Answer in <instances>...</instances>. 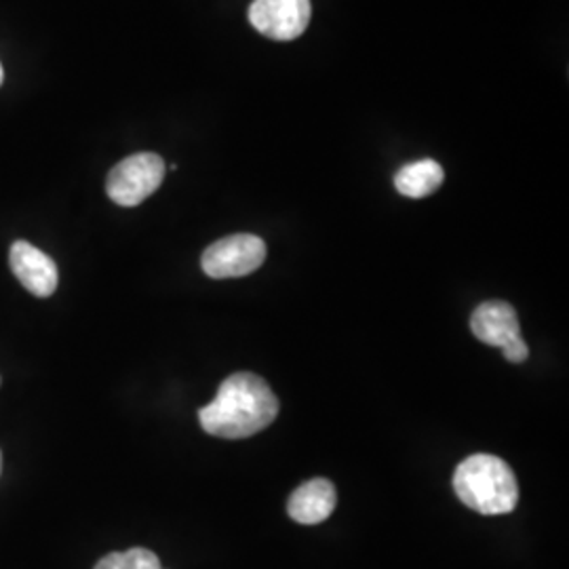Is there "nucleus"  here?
<instances>
[{
    "label": "nucleus",
    "mask_w": 569,
    "mask_h": 569,
    "mask_svg": "<svg viewBox=\"0 0 569 569\" xmlns=\"http://www.w3.org/2000/svg\"><path fill=\"white\" fill-rule=\"evenodd\" d=\"M279 416V399L260 376L239 371L226 378L211 403L201 407L204 432L220 439H247L270 427Z\"/></svg>",
    "instance_id": "f257e3e1"
},
{
    "label": "nucleus",
    "mask_w": 569,
    "mask_h": 569,
    "mask_svg": "<svg viewBox=\"0 0 569 569\" xmlns=\"http://www.w3.org/2000/svg\"><path fill=\"white\" fill-rule=\"evenodd\" d=\"M453 491L468 509L507 515L519 502V486L509 465L489 453L468 456L453 472Z\"/></svg>",
    "instance_id": "f03ea898"
},
{
    "label": "nucleus",
    "mask_w": 569,
    "mask_h": 569,
    "mask_svg": "<svg viewBox=\"0 0 569 569\" xmlns=\"http://www.w3.org/2000/svg\"><path fill=\"white\" fill-rule=\"evenodd\" d=\"M163 180V159L154 152H140L127 157L110 171L106 192L121 207H136L152 197Z\"/></svg>",
    "instance_id": "7ed1b4c3"
},
{
    "label": "nucleus",
    "mask_w": 569,
    "mask_h": 569,
    "mask_svg": "<svg viewBox=\"0 0 569 569\" xmlns=\"http://www.w3.org/2000/svg\"><path fill=\"white\" fill-rule=\"evenodd\" d=\"M470 329L483 345L498 346L509 363L528 361L529 348L521 336L519 317L507 302H483L470 317Z\"/></svg>",
    "instance_id": "20e7f679"
},
{
    "label": "nucleus",
    "mask_w": 569,
    "mask_h": 569,
    "mask_svg": "<svg viewBox=\"0 0 569 569\" xmlns=\"http://www.w3.org/2000/svg\"><path fill=\"white\" fill-rule=\"evenodd\" d=\"M266 243L256 234H230L204 249L201 266L211 279H239L264 264Z\"/></svg>",
    "instance_id": "39448f33"
},
{
    "label": "nucleus",
    "mask_w": 569,
    "mask_h": 569,
    "mask_svg": "<svg viewBox=\"0 0 569 569\" xmlns=\"http://www.w3.org/2000/svg\"><path fill=\"white\" fill-rule=\"evenodd\" d=\"M310 18V0H253L249 7L251 26L272 41H293L302 37Z\"/></svg>",
    "instance_id": "423d86ee"
},
{
    "label": "nucleus",
    "mask_w": 569,
    "mask_h": 569,
    "mask_svg": "<svg viewBox=\"0 0 569 569\" xmlns=\"http://www.w3.org/2000/svg\"><path fill=\"white\" fill-rule=\"evenodd\" d=\"M9 264L13 274L32 296L49 298L58 289V266L28 241H16L9 251Z\"/></svg>",
    "instance_id": "0eeeda50"
},
{
    "label": "nucleus",
    "mask_w": 569,
    "mask_h": 569,
    "mask_svg": "<svg viewBox=\"0 0 569 569\" xmlns=\"http://www.w3.org/2000/svg\"><path fill=\"white\" fill-rule=\"evenodd\" d=\"M336 502L338 496L331 481L310 479L291 493L287 512L296 523L317 526L329 519V515L336 509Z\"/></svg>",
    "instance_id": "6e6552de"
},
{
    "label": "nucleus",
    "mask_w": 569,
    "mask_h": 569,
    "mask_svg": "<svg viewBox=\"0 0 569 569\" xmlns=\"http://www.w3.org/2000/svg\"><path fill=\"white\" fill-rule=\"evenodd\" d=\"M443 180V167L432 159H422L399 169V173L395 176V188L407 199H425L437 192Z\"/></svg>",
    "instance_id": "1a4fd4ad"
},
{
    "label": "nucleus",
    "mask_w": 569,
    "mask_h": 569,
    "mask_svg": "<svg viewBox=\"0 0 569 569\" xmlns=\"http://www.w3.org/2000/svg\"><path fill=\"white\" fill-rule=\"evenodd\" d=\"M129 569H163L159 557L148 549H129L122 552Z\"/></svg>",
    "instance_id": "9d476101"
},
{
    "label": "nucleus",
    "mask_w": 569,
    "mask_h": 569,
    "mask_svg": "<svg viewBox=\"0 0 569 569\" xmlns=\"http://www.w3.org/2000/svg\"><path fill=\"white\" fill-rule=\"evenodd\" d=\"M96 569H129L127 568V563H124V555L122 552H110V555H106L102 557L100 561H98V566Z\"/></svg>",
    "instance_id": "9b49d317"
},
{
    "label": "nucleus",
    "mask_w": 569,
    "mask_h": 569,
    "mask_svg": "<svg viewBox=\"0 0 569 569\" xmlns=\"http://www.w3.org/2000/svg\"><path fill=\"white\" fill-rule=\"evenodd\" d=\"M2 79H4V72H2V66H0V84H2Z\"/></svg>",
    "instance_id": "f8f14e48"
},
{
    "label": "nucleus",
    "mask_w": 569,
    "mask_h": 569,
    "mask_svg": "<svg viewBox=\"0 0 569 569\" xmlns=\"http://www.w3.org/2000/svg\"><path fill=\"white\" fill-rule=\"evenodd\" d=\"M0 470H2V453H0Z\"/></svg>",
    "instance_id": "ddd939ff"
}]
</instances>
